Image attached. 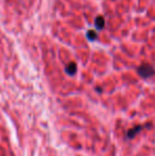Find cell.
Segmentation results:
<instances>
[{
  "label": "cell",
  "mask_w": 155,
  "mask_h": 156,
  "mask_svg": "<svg viewBox=\"0 0 155 156\" xmlns=\"http://www.w3.org/2000/svg\"><path fill=\"white\" fill-rule=\"evenodd\" d=\"M137 73L143 79H149L155 74V69L149 64H143L137 68Z\"/></svg>",
  "instance_id": "1"
},
{
  "label": "cell",
  "mask_w": 155,
  "mask_h": 156,
  "mask_svg": "<svg viewBox=\"0 0 155 156\" xmlns=\"http://www.w3.org/2000/svg\"><path fill=\"white\" fill-rule=\"evenodd\" d=\"M147 126H151V124L136 125V126L132 127V129H129L128 133H126V138H128V139H133V138H134L135 136L139 133V132H141V131H143V129H145V127H147Z\"/></svg>",
  "instance_id": "2"
},
{
  "label": "cell",
  "mask_w": 155,
  "mask_h": 156,
  "mask_svg": "<svg viewBox=\"0 0 155 156\" xmlns=\"http://www.w3.org/2000/svg\"><path fill=\"white\" fill-rule=\"evenodd\" d=\"M65 71H66L69 76H73V74L77 72V64L73 63V62L69 63L68 65L66 66V69H65Z\"/></svg>",
  "instance_id": "3"
},
{
  "label": "cell",
  "mask_w": 155,
  "mask_h": 156,
  "mask_svg": "<svg viewBox=\"0 0 155 156\" xmlns=\"http://www.w3.org/2000/svg\"><path fill=\"white\" fill-rule=\"evenodd\" d=\"M95 26L97 27V29H99V30L103 29L104 26H105V20H104L103 17L98 16L97 18H96V20H95Z\"/></svg>",
  "instance_id": "4"
},
{
  "label": "cell",
  "mask_w": 155,
  "mask_h": 156,
  "mask_svg": "<svg viewBox=\"0 0 155 156\" xmlns=\"http://www.w3.org/2000/svg\"><path fill=\"white\" fill-rule=\"evenodd\" d=\"M86 36H87V38H88L89 41H96V39H97V37H98V34H97V32L93 31V30H89V31L87 32Z\"/></svg>",
  "instance_id": "5"
}]
</instances>
